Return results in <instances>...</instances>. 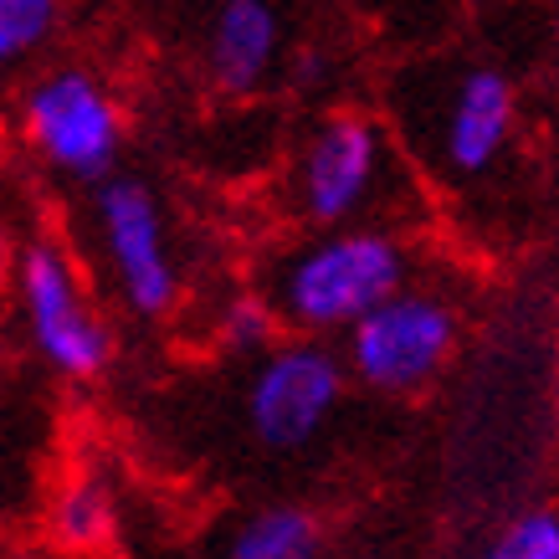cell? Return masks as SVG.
I'll use <instances>...</instances> for the list:
<instances>
[{
  "label": "cell",
  "instance_id": "1",
  "mask_svg": "<svg viewBox=\"0 0 559 559\" xmlns=\"http://www.w3.org/2000/svg\"><path fill=\"white\" fill-rule=\"evenodd\" d=\"M406 247L370 226H334L267 267L262 298L298 334H349L370 308L406 288Z\"/></svg>",
  "mask_w": 559,
  "mask_h": 559
},
{
  "label": "cell",
  "instance_id": "2",
  "mask_svg": "<svg viewBox=\"0 0 559 559\" xmlns=\"http://www.w3.org/2000/svg\"><path fill=\"white\" fill-rule=\"evenodd\" d=\"M21 134L47 170L68 180H108L123 144V114L93 72L62 68L21 98Z\"/></svg>",
  "mask_w": 559,
  "mask_h": 559
},
{
  "label": "cell",
  "instance_id": "3",
  "mask_svg": "<svg viewBox=\"0 0 559 559\" xmlns=\"http://www.w3.org/2000/svg\"><path fill=\"white\" fill-rule=\"evenodd\" d=\"M452 349H457V313H452V304H441L437 293L401 288L395 298L370 308L349 329L344 359L370 390L411 395V390L431 385L447 370Z\"/></svg>",
  "mask_w": 559,
  "mask_h": 559
},
{
  "label": "cell",
  "instance_id": "4",
  "mask_svg": "<svg viewBox=\"0 0 559 559\" xmlns=\"http://www.w3.org/2000/svg\"><path fill=\"white\" fill-rule=\"evenodd\" d=\"M385 134L380 123L359 119V114H334L308 134L298 165H293V205L308 226H349L365 216L385 186Z\"/></svg>",
  "mask_w": 559,
  "mask_h": 559
},
{
  "label": "cell",
  "instance_id": "5",
  "mask_svg": "<svg viewBox=\"0 0 559 559\" xmlns=\"http://www.w3.org/2000/svg\"><path fill=\"white\" fill-rule=\"evenodd\" d=\"M93 221H98L103 257L114 267L123 304L144 319L170 313L180 298V272H175L170 231H165V211L154 201V190L129 175H108L93 195Z\"/></svg>",
  "mask_w": 559,
  "mask_h": 559
},
{
  "label": "cell",
  "instance_id": "6",
  "mask_svg": "<svg viewBox=\"0 0 559 559\" xmlns=\"http://www.w3.org/2000/svg\"><path fill=\"white\" fill-rule=\"evenodd\" d=\"M16 288H21V313H26L36 355L47 359L51 370L87 380V374H98L108 365L114 334L103 329V319L83 298V283H78L72 262L51 241H36V247L21 252Z\"/></svg>",
  "mask_w": 559,
  "mask_h": 559
},
{
  "label": "cell",
  "instance_id": "7",
  "mask_svg": "<svg viewBox=\"0 0 559 559\" xmlns=\"http://www.w3.org/2000/svg\"><path fill=\"white\" fill-rule=\"evenodd\" d=\"M344 390V365L323 344H283L262 359L247 390V421L267 452H298L323 431Z\"/></svg>",
  "mask_w": 559,
  "mask_h": 559
},
{
  "label": "cell",
  "instance_id": "8",
  "mask_svg": "<svg viewBox=\"0 0 559 559\" xmlns=\"http://www.w3.org/2000/svg\"><path fill=\"white\" fill-rule=\"evenodd\" d=\"M513 134V87L503 72L473 68L462 72L447 103V123H441V159L457 175H483L503 154Z\"/></svg>",
  "mask_w": 559,
  "mask_h": 559
},
{
  "label": "cell",
  "instance_id": "9",
  "mask_svg": "<svg viewBox=\"0 0 559 559\" xmlns=\"http://www.w3.org/2000/svg\"><path fill=\"white\" fill-rule=\"evenodd\" d=\"M277 11L272 0H221L211 21V72L226 93H252L277 62Z\"/></svg>",
  "mask_w": 559,
  "mask_h": 559
},
{
  "label": "cell",
  "instance_id": "10",
  "mask_svg": "<svg viewBox=\"0 0 559 559\" xmlns=\"http://www.w3.org/2000/svg\"><path fill=\"white\" fill-rule=\"evenodd\" d=\"M319 519L304 509H262L231 528L221 559H319Z\"/></svg>",
  "mask_w": 559,
  "mask_h": 559
},
{
  "label": "cell",
  "instance_id": "11",
  "mask_svg": "<svg viewBox=\"0 0 559 559\" xmlns=\"http://www.w3.org/2000/svg\"><path fill=\"white\" fill-rule=\"evenodd\" d=\"M51 534L62 549H98L108 534H114V503H108V492L98 483H68V488L57 492V503H51Z\"/></svg>",
  "mask_w": 559,
  "mask_h": 559
},
{
  "label": "cell",
  "instance_id": "12",
  "mask_svg": "<svg viewBox=\"0 0 559 559\" xmlns=\"http://www.w3.org/2000/svg\"><path fill=\"white\" fill-rule=\"evenodd\" d=\"M57 16H62L57 0H0V68H16L47 47Z\"/></svg>",
  "mask_w": 559,
  "mask_h": 559
},
{
  "label": "cell",
  "instance_id": "13",
  "mask_svg": "<svg viewBox=\"0 0 559 559\" xmlns=\"http://www.w3.org/2000/svg\"><path fill=\"white\" fill-rule=\"evenodd\" d=\"M483 559H559V509H528L519 513Z\"/></svg>",
  "mask_w": 559,
  "mask_h": 559
},
{
  "label": "cell",
  "instance_id": "14",
  "mask_svg": "<svg viewBox=\"0 0 559 559\" xmlns=\"http://www.w3.org/2000/svg\"><path fill=\"white\" fill-rule=\"evenodd\" d=\"M277 323L283 319L272 313L267 298H237V304L226 308V319H221V340L231 344V349H262Z\"/></svg>",
  "mask_w": 559,
  "mask_h": 559
},
{
  "label": "cell",
  "instance_id": "15",
  "mask_svg": "<svg viewBox=\"0 0 559 559\" xmlns=\"http://www.w3.org/2000/svg\"><path fill=\"white\" fill-rule=\"evenodd\" d=\"M16 262H21V257L11 252V241H5V231H0V293H5V283L16 277Z\"/></svg>",
  "mask_w": 559,
  "mask_h": 559
},
{
  "label": "cell",
  "instance_id": "16",
  "mask_svg": "<svg viewBox=\"0 0 559 559\" xmlns=\"http://www.w3.org/2000/svg\"><path fill=\"white\" fill-rule=\"evenodd\" d=\"M16 559H51V555H16Z\"/></svg>",
  "mask_w": 559,
  "mask_h": 559
}]
</instances>
